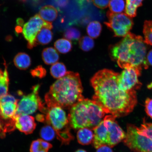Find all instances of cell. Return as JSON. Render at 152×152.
<instances>
[{"instance_id": "1", "label": "cell", "mask_w": 152, "mask_h": 152, "mask_svg": "<svg viewBox=\"0 0 152 152\" xmlns=\"http://www.w3.org/2000/svg\"><path fill=\"white\" fill-rule=\"evenodd\" d=\"M119 75L112 70L104 69L98 71L91 79L95 92L93 100L106 114L116 118L129 115L137 103L136 91H125L119 87Z\"/></svg>"}, {"instance_id": "2", "label": "cell", "mask_w": 152, "mask_h": 152, "mask_svg": "<svg viewBox=\"0 0 152 152\" xmlns=\"http://www.w3.org/2000/svg\"><path fill=\"white\" fill-rule=\"evenodd\" d=\"M142 37L129 33L118 43L110 46V55L121 68L133 67L142 71L149 65L146 60L147 47Z\"/></svg>"}, {"instance_id": "3", "label": "cell", "mask_w": 152, "mask_h": 152, "mask_svg": "<svg viewBox=\"0 0 152 152\" xmlns=\"http://www.w3.org/2000/svg\"><path fill=\"white\" fill-rule=\"evenodd\" d=\"M83 88L78 73L67 72L66 75L51 86L45 97L47 107L58 106L62 108H71L84 98Z\"/></svg>"}, {"instance_id": "4", "label": "cell", "mask_w": 152, "mask_h": 152, "mask_svg": "<svg viewBox=\"0 0 152 152\" xmlns=\"http://www.w3.org/2000/svg\"><path fill=\"white\" fill-rule=\"evenodd\" d=\"M68 116L70 126L75 129H92L99 124L106 114L93 100L83 98L70 108Z\"/></svg>"}, {"instance_id": "5", "label": "cell", "mask_w": 152, "mask_h": 152, "mask_svg": "<svg viewBox=\"0 0 152 152\" xmlns=\"http://www.w3.org/2000/svg\"><path fill=\"white\" fill-rule=\"evenodd\" d=\"M116 118L111 115H106L99 124L93 129V143L95 148L97 149L104 145L113 148L124 140L126 133L115 120Z\"/></svg>"}, {"instance_id": "6", "label": "cell", "mask_w": 152, "mask_h": 152, "mask_svg": "<svg viewBox=\"0 0 152 152\" xmlns=\"http://www.w3.org/2000/svg\"><path fill=\"white\" fill-rule=\"evenodd\" d=\"M126 128L125 145L134 152H152V123L144 119L140 126L129 124Z\"/></svg>"}, {"instance_id": "7", "label": "cell", "mask_w": 152, "mask_h": 152, "mask_svg": "<svg viewBox=\"0 0 152 152\" xmlns=\"http://www.w3.org/2000/svg\"><path fill=\"white\" fill-rule=\"evenodd\" d=\"M46 121L54 129L59 140L62 144H69L73 139L70 132L68 117L62 108L58 106L47 107Z\"/></svg>"}, {"instance_id": "8", "label": "cell", "mask_w": 152, "mask_h": 152, "mask_svg": "<svg viewBox=\"0 0 152 152\" xmlns=\"http://www.w3.org/2000/svg\"><path fill=\"white\" fill-rule=\"evenodd\" d=\"M108 21L104 24L113 31L115 37H125L130 33L134 22L132 18L125 14H116L108 11L107 13Z\"/></svg>"}, {"instance_id": "9", "label": "cell", "mask_w": 152, "mask_h": 152, "mask_svg": "<svg viewBox=\"0 0 152 152\" xmlns=\"http://www.w3.org/2000/svg\"><path fill=\"white\" fill-rule=\"evenodd\" d=\"M40 86L37 85L33 87L31 93L23 97L18 102L17 115H30L35 113L38 109L46 113L45 107L39 96Z\"/></svg>"}, {"instance_id": "10", "label": "cell", "mask_w": 152, "mask_h": 152, "mask_svg": "<svg viewBox=\"0 0 152 152\" xmlns=\"http://www.w3.org/2000/svg\"><path fill=\"white\" fill-rule=\"evenodd\" d=\"M50 22L45 21L39 14L30 19L23 26L22 33L23 37L28 42V47L32 49L36 46L35 39L37 34L43 27H50Z\"/></svg>"}, {"instance_id": "11", "label": "cell", "mask_w": 152, "mask_h": 152, "mask_svg": "<svg viewBox=\"0 0 152 152\" xmlns=\"http://www.w3.org/2000/svg\"><path fill=\"white\" fill-rule=\"evenodd\" d=\"M141 71L133 67L124 69L118 76L120 88L125 91H136L140 88L142 84L139 80L138 77L141 75Z\"/></svg>"}, {"instance_id": "12", "label": "cell", "mask_w": 152, "mask_h": 152, "mask_svg": "<svg viewBox=\"0 0 152 152\" xmlns=\"http://www.w3.org/2000/svg\"><path fill=\"white\" fill-rule=\"evenodd\" d=\"M18 100L12 95L7 94L0 98V119L9 121L14 127V121L17 115Z\"/></svg>"}, {"instance_id": "13", "label": "cell", "mask_w": 152, "mask_h": 152, "mask_svg": "<svg viewBox=\"0 0 152 152\" xmlns=\"http://www.w3.org/2000/svg\"><path fill=\"white\" fill-rule=\"evenodd\" d=\"M13 124L14 128L26 134H31L36 127L35 118L28 115H17Z\"/></svg>"}, {"instance_id": "14", "label": "cell", "mask_w": 152, "mask_h": 152, "mask_svg": "<svg viewBox=\"0 0 152 152\" xmlns=\"http://www.w3.org/2000/svg\"><path fill=\"white\" fill-rule=\"evenodd\" d=\"M45 21L52 23L56 20L58 16V11L53 6L47 5L40 9L39 14Z\"/></svg>"}, {"instance_id": "15", "label": "cell", "mask_w": 152, "mask_h": 152, "mask_svg": "<svg viewBox=\"0 0 152 152\" xmlns=\"http://www.w3.org/2000/svg\"><path fill=\"white\" fill-rule=\"evenodd\" d=\"M77 138L78 142L81 145H89L94 140V133L90 128L79 129L77 132Z\"/></svg>"}, {"instance_id": "16", "label": "cell", "mask_w": 152, "mask_h": 152, "mask_svg": "<svg viewBox=\"0 0 152 152\" xmlns=\"http://www.w3.org/2000/svg\"><path fill=\"white\" fill-rule=\"evenodd\" d=\"M42 58L45 64L47 65H52L58 61L59 56L56 49L52 47H49L43 50Z\"/></svg>"}, {"instance_id": "17", "label": "cell", "mask_w": 152, "mask_h": 152, "mask_svg": "<svg viewBox=\"0 0 152 152\" xmlns=\"http://www.w3.org/2000/svg\"><path fill=\"white\" fill-rule=\"evenodd\" d=\"M51 30L45 27L41 28L36 38V46L38 45H46L52 41L53 33Z\"/></svg>"}, {"instance_id": "18", "label": "cell", "mask_w": 152, "mask_h": 152, "mask_svg": "<svg viewBox=\"0 0 152 152\" xmlns=\"http://www.w3.org/2000/svg\"><path fill=\"white\" fill-rule=\"evenodd\" d=\"M14 64L16 67L21 70H26L31 64V60L28 55L24 53H20L15 57Z\"/></svg>"}, {"instance_id": "19", "label": "cell", "mask_w": 152, "mask_h": 152, "mask_svg": "<svg viewBox=\"0 0 152 152\" xmlns=\"http://www.w3.org/2000/svg\"><path fill=\"white\" fill-rule=\"evenodd\" d=\"M7 66L4 71L0 69V98L8 94L9 79Z\"/></svg>"}, {"instance_id": "20", "label": "cell", "mask_w": 152, "mask_h": 152, "mask_svg": "<svg viewBox=\"0 0 152 152\" xmlns=\"http://www.w3.org/2000/svg\"><path fill=\"white\" fill-rule=\"evenodd\" d=\"M144 0H126L125 11L126 14L131 18L136 17L137 9L141 7Z\"/></svg>"}, {"instance_id": "21", "label": "cell", "mask_w": 152, "mask_h": 152, "mask_svg": "<svg viewBox=\"0 0 152 152\" xmlns=\"http://www.w3.org/2000/svg\"><path fill=\"white\" fill-rule=\"evenodd\" d=\"M102 30L101 24L97 21L91 22L87 26V32L92 38L96 39L100 35Z\"/></svg>"}, {"instance_id": "22", "label": "cell", "mask_w": 152, "mask_h": 152, "mask_svg": "<svg viewBox=\"0 0 152 152\" xmlns=\"http://www.w3.org/2000/svg\"><path fill=\"white\" fill-rule=\"evenodd\" d=\"M66 67L62 63L57 62L53 64L50 69V74L54 78L59 79L66 75Z\"/></svg>"}, {"instance_id": "23", "label": "cell", "mask_w": 152, "mask_h": 152, "mask_svg": "<svg viewBox=\"0 0 152 152\" xmlns=\"http://www.w3.org/2000/svg\"><path fill=\"white\" fill-rule=\"evenodd\" d=\"M54 47L57 51L62 54H66L71 50L72 44L69 40L65 39H58L54 43Z\"/></svg>"}, {"instance_id": "24", "label": "cell", "mask_w": 152, "mask_h": 152, "mask_svg": "<svg viewBox=\"0 0 152 152\" xmlns=\"http://www.w3.org/2000/svg\"><path fill=\"white\" fill-rule=\"evenodd\" d=\"M56 132L50 125H45L41 129L40 135L42 140L47 142L52 141L56 136Z\"/></svg>"}, {"instance_id": "25", "label": "cell", "mask_w": 152, "mask_h": 152, "mask_svg": "<svg viewBox=\"0 0 152 152\" xmlns=\"http://www.w3.org/2000/svg\"><path fill=\"white\" fill-rule=\"evenodd\" d=\"M109 5L110 11L116 14L122 12L125 8L124 0H111Z\"/></svg>"}, {"instance_id": "26", "label": "cell", "mask_w": 152, "mask_h": 152, "mask_svg": "<svg viewBox=\"0 0 152 152\" xmlns=\"http://www.w3.org/2000/svg\"><path fill=\"white\" fill-rule=\"evenodd\" d=\"M81 34L78 28L70 27L66 28L64 31V36L66 39L70 41H77L80 39Z\"/></svg>"}, {"instance_id": "27", "label": "cell", "mask_w": 152, "mask_h": 152, "mask_svg": "<svg viewBox=\"0 0 152 152\" xmlns=\"http://www.w3.org/2000/svg\"><path fill=\"white\" fill-rule=\"evenodd\" d=\"M143 32L144 42L152 45V20H146L144 22Z\"/></svg>"}, {"instance_id": "28", "label": "cell", "mask_w": 152, "mask_h": 152, "mask_svg": "<svg viewBox=\"0 0 152 152\" xmlns=\"http://www.w3.org/2000/svg\"><path fill=\"white\" fill-rule=\"evenodd\" d=\"M79 45L82 50L85 52H88L94 48V42L92 38L88 36H84L79 40Z\"/></svg>"}, {"instance_id": "29", "label": "cell", "mask_w": 152, "mask_h": 152, "mask_svg": "<svg viewBox=\"0 0 152 152\" xmlns=\"http://www.w3.org/2000/svg\"><path fill=\"white\" fill-rule=\"evenodd\" d=\"M30 152H48L43 147L41 140H34L32 142L30 148Z\"/></svg>"}, {"instance_id": "30", "label": "cell", "mask_w": 152, "mask_h": 152, "mask_svg": "<svg viewBox=\"0 0 152 152\" xmlns=\"http://www.w3.org/2000/svg\"><path fill=\"white\" fill-rule=\"evenodd\" d=\"M31 74L34 77L42 78L46 74V70L42 66H39L31 71Z\"/></svg>"}, {"instance_id": "31", "label": "cell", "mask_w": 152, "mask_h": 152, "mask_svg": "<svg viewBox=\"0 0 152 152\" xmlns=\"http://www.w3.org/2000/svg\"><path fill=\"white\" fill-rule=\"evenodd\" d=\"M110 0H93L95 6L100 9H105L109 6Z\"/></svg>"}, {"instance_id": "32", "label": "cell", "mask_w": 152, "mask_h": 152, "mask_svg": "<svg viewBox=\"0 0 152 152\" xmlns=\"http://www.w3.org/2000/svg\"><path fill=\"white\" fill-rule=\"evenodd\" d=\"M145 106L146 113L152 119V98H148L146 99Z\"/></svg>"}, {"instance_id": "33", "label": "cell", "mask_w": 152, "mask_h": 152, "mask_svg": "<svg viewBox=\"0 0 152 152\" xmlns=\"http://www.w3.org/2000/svg\"><path fill=\"white\" fill-rule=\"evenodd\" d=\"M69 0H54L56 4L60 8H64L67 6Z\"/></svg>"}, {"instance_id": "34", "label": "cell", "mask_w": 152, "mask_h": 152, "mask_svg": "<svg viewBox=\"0 0 152 152\" xmlns=\"http://www.w3.org/2000/svg\"><path fill=\"white\" fill-rule=\"evenodd\" d=\"M111 148L107 145H102L97 149L96 152H113Z\"/></svg>"}, {"instance_id": "35", "label": "cell", "mask_w": 152, "mask_h": 152, "mask_svg": "<svg viewBox=\"0 0 152 152\" xmlns=\"http://www.w3.org/2000/svg\"><path fill=\"white\" fill-rule=\"evenodd\" d=\"M146 60L148 65L152 66V50L149 51L146 56Z\"/></svg>"}, {"instance_id": "36", "label": "cell", "mask_w": 152, "mask_h": 152, "mask_svg": "<svg viewBox=\"0 0 152 152\" xmlns=\"http://www.w3.org/2000/svg\"><path fill=\"white\" fill-rule=\"evenodd\" d=\"M77 1L80 6L82 7L91 2V0H77Z\"/></svg>"}, {"instance_id": "37", "label": "cell", "mask_w": 152, "mask_h": 152, "mask_svg": "<svg viewBox=\"0 0 152 152\" xmlns=\"http://www.w3.org/2000/svg\"><path fill=\"white\" fill-rule=\"evenodd\" d=\"M24 22L23 20L21 18H19L17 20V24L18 26H23V25Z\"/></svg>"}, {"instance_id": "38", "label": "cell", "mask_w": 152, "mask_h": 152, "mask_svg": "<svg viewBox=\"0 0 152 152\" xmlns=\"http://www.w3.org/2000/svg\"><path fill=\"white\" fill-rule=\"evenodd\" d=\"M37 119L38 121H44L45 118L42 115H37Z\"/></svg>"}, {"instance_id": "39", "label": "cell", "mask_w": 152, "mask_h": 152, "mask_svg": "<svg viewBox=\"0 0 152 152\" xmlns=\"http://www.w3.org/2000/svg\"><path fill=\"white\" fill-rule=\"evenodd\" d=\"M15 30L17 34H19L22 32V29L20 26H17Z\"/></svg>"}, {"instance_id": "40", "label": "cell", "mask_w": 152, "mask_h": 152, "mask_svg": "<svg viewBox=\"0 0 152 152\" xmlns=\"http://www.w3.org/2000/svg\"><path fill=\"white\" fill-rule=\"evenodd\" d=\"M3 122L2 121L1 119H0V133L1 132L2 130H4V128H3Z\"/></svg>"}, {"instance_id": "41", "label": "cell", "mask_w": 152, "mask_h": 152, "mask_svg": "<svg viewBox=\"0 0 152 152\" xmlns=\"http://www.w3.org/2000/svg\"><path fill=\"white\" fill-rule=\"evenodd\" d=\"M147 88L149 89H151L152 88V82L149 84L147 86Z\"/></svg>"}, {"instance_id": "42", "label": "cell", "mask_w": 152, "mask_h": 152, "mask_svg": "<svg viewBox=\"0 0 152 152\" xmlns=\"http://www.w3.org/2000/svg\"><path fill=\"white\" fill-rule=\"evenodd\" d=\"M75 152H87L86 151L83 149H79L77 150Z\"/></svg>"}, {"instance_id": "43", "label": "cell", "mask_w": 152, "mask_h": 152, "mask_svg": "<svg viewBox=\"0 0 152 152\" xmlns=\"http://www.w3.org/2000/svg\"><path fill=\"white\" fill-rule=\"evenodd\" d=\"M20 1H21L23 2H25L26 1V0H20Z\"/></svg>"}, {"instance_id": "44", "label": "cell", "mask_w": 152, "mask_h": 152, "mask_svg": "<svg viewBox=\"0 0 152 152\" xmlns=\"http://www.w3.org/2000/svg\"><path fill=\"white\" fill-rule=\"evenodd\" d=\"M92 1H93V0H92Z\"/></svg>"}]
</instances>
